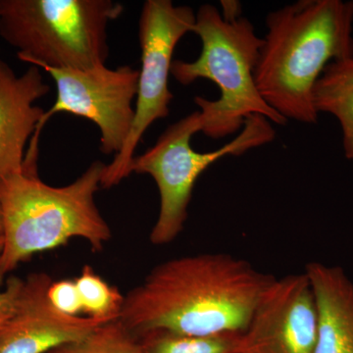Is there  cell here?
Masks as SVG:
<instances>
[{
  "mask_svg": "<svg viewBox=\"0 0 353 353\" xmlns=\"http://www.w3.org/2000/svg\"><path fill=\"white\" fill-rule=\"evenodd\" d=\"M4 232H3V219H2L1 209H0V252L3 248Z\"/></svg>",
  "mask_w": 353,
  "mask_h": 353,
  "instance_id": "20",
  "label": "cell"
},
{
  "mask_svg": "<svg viewBox=\"0 0 353 353\" xmlns=\"http://www.w3.org/2000/svg\"><path fill=\"white\" fill-rule=\"evenodd\" d=\"M123 10L112 0H0V36L39 68L92 69L105 65L108 25Z\"/></svg>",
  "mask_w": 353,
  "mask_h": 353,
  "instance_id": "5",
  "label": "cell"
},
{
  "mask_svg": "<svg viewBox=\"0 0 353 353\" xmlns=\"http://www.w3.org/2000/svg\"><path fill=\"white\" fill-rule=\"evenodd\" d=\"M199 132L201 114L194 111L167 128L152 148L132 159L130 174L150 175L159 190V215L150 236L153 245L170 243L182 233L194 185L211 165L221 158L238 157L270 143L276 137L270 121L252 115L226 145L213 152H199L190 141Z\"/></svg>",
  "mask_w": 353,
  "mask_h": 353,
  "instance_id": "6",
  "label": "cell"
},
{
  "mask_svg": "<svg viewBox=\"0 0 353 353\" xmlns=\"http://www.w3.org/2000/svg\"><path fill=\"white\" fill-rule=\"evenodd\" d=\"M52 282L46 273L21 279L12 313L0 330V353H48L82 341L108 323L60 312L48 299Z\"/></svg>",
  "mask_w": 353,
  "mask_h": 353,
  "instance_id": "10",
  "label": "cell"
},
{
  "mask_svg": "<svg viewBox=\"0 0 353 353\" xmlns=\"http://www.w3.org/2000/svg\"><path fill=\"white\" fill-rule=\"evenodd\" d=\"M318 325L305 272L276 278L243 334L241 353H315Z\"/></svg>",
  "mask_w": 353,
  "mask_h": 353,
  "instance_id": "9",
  "label": "cell"
},
{
  "mask_svg": "<svg viewBox=\"0 0 353 353\" xmlns=\"http://www.w3.org/2000/svg\"><path fill=\"white\" fill-rule=\"evenodd\" d=\"M275 279L226 253L179 257L157 265L125 296L118 320L137 338L243 334Z\"/></svg>",
  "mask_w": 353,
  "mask_h": 353,
  "instance_id": "1",
  "label": "cell"
},
{
  "mask_svg": "<svg viewBox=\"0 0 353 353\" xmlns=\"http://www.w3.org/2000/svg\"><path fill=\"white\" fill-rule=\"evenodd\" d=\"M255 68L262 99L285 120L316 124V83L327 65L353 57V0H299L266 18Z\"/></svg>",
  "mask_w": 353,
  "mask_h": 353,
  "instance_id": "2",
  "label": "cell"
},
{
  "mask_svg": "<svg viewBox=\"0 0 353 353\" xmlns=\"http://www.w3.org/2000/svg\"><path fill=\"white\" fill-rule=\"evenodd\" d=\"M39 69L31 65L17 76L0 58V182L22 173L26 145L46 112L34 105L50 92Z\"/></svg>",
  "mask_w": 353,
  "mask_h": 353,
  "instance_id": "11",
  "label": "cell"
},
{
  "mask_svg": "<svg viewBox=\"0 0 353 353\" xmlns=\"http://www.w3.org/2000/svg\"><path fill=\"white\" fill-rule=\"evenodd\" d=\"M306 275L318 309L315 353H353V281L339 266L310 262Z\"/></svg>",
  "mask_w": 353,
  "mask_h": 353,
  "instance_id": "12",
  "label": "cell"
},
{
  "mask_svg": "<svg viewBox=\"0 0 353 353\" xmlns=\"http://www.w3.org/2000/svg\"><path fill=\"white\" fill-rule=\"evenodd\" d=\"M4 276L6 274L3 273L1 266H0V330L3 328L7 320L12 313L21 282V278H9L6 288L2 289Z\"/></svg>",
  "mask_w": 353,
  "mask_h": 353,
  "instance_id": "18",
  "label": "cell"
},
{
  "mask_svg": "<svg viewBox=\"0 0 353 353\" xmlns=\"http://www.w3.org/2000/svg\"><path fill=\"white\" fill-rule=\"evenodd\" d=\"M74 280L87 317L108 323L119 319L125 296L117 287L109 285L90 265H85Z\"/></svg>",
  "mask_w": 353,
  "mask_h": 353,
  "instance_id": "15",
  "label": "cell"
},
{
  "mask_svg": "<svg viewBox=\"0 0 353 353\" xmlns=\"http://www.w3.org/2000/svg\"><path fill=\"white\" fill-rule=\"evenodd\" d=\"M313 102L318 114L340 124L345 157L353 162V57L327 65L316 83Z\"/></svg>",
  "mask_w": 353,
  "mask_h": 353,
  "instance_id": "13",
  "label": "cell"
},
{
  "mask_svg": "<svg viewBox=\"0 0 353 353\" xmlns=\"http://www.w3.org/2000/svg\"><path fill=\"white\" fill-rule=\"evenodd\" d=\"M192 32L201 39V55L192 62L174 60L171 75L183 85L208 79L219 88L216 101L194 97L201 132L214 139L239 134L252 115L263 116L279 126L287 124L257 90L254 73L263 39L248 18L225 20L217 7L204 4L196 13Z\"/></svg>",
  "mask_w": 353,
  "mask_h": 353,
  "instance_id": "4",
  "label": "cell"
},
{
  "mask_svg": "<svg viewBox=\"0 0 353 353\" xmlns=\"http://www.w3.org/2000/svg\"><path fill=\"white\" fill-rule=\"evenodd\" d=\"M48 353H148L137 336L119 321L106 323L87 338Z\"/></svg>",
  "mask_w": 353,
  "mask_h": 353,
  "instance_id": "16",
  "label": "cell"
},
{
  "mask_svg": "<svg viewBox=\"0 0 353 353\" xmlns=\"http://www.w3.org/2000/svg\"><path fill=\"white\" fill-rule=\"evenodd\" d=\"M196 13L190 6H176L171 0H148L139 21L141 67L131 131L121 152L106 165L101 188L119 185L130 174L137 148L148 128L169 115L174 95L169 90V76L176 44L192 32Z\"/></svg>",
  "mask_w": 353,
  "mask_h": 353,
  "instance_id": "7",
  "label": "cell"
},
{
  "mask_svg": "<svg viewBox=\"0 0 353 353\" xmlns=\"http://www.w3.org/2000/svg\"><path fill=\"white\" fill-rule=\"evenodd\" d=\"M222 12L221 15L225 20H236L241 18V4L238 1H221Z\"/></svg>",
  "mask_w": 353,
  "mask_h": 353,
  "instance_id": "19",
  "label": "cell"
},
{
  "mask_svg": "<svg viewBox=\"0 0 353 353\" xmlns=\"http://www.w3.org/2000/svg\"><path fill=\"white\" fill-rule=\"evenodd\" d=\"M138 339L148 353H241L243 334L192 336L154 331Z\"/></svg>",
  "mask_w": 353,
  "mask_h": 353,
  "instance_id": "14",
  "label": "cell"
},
{
  "mask_svg": "<svg viewBox=\"0 0 353 353\" xmlns=\"http://www.w3.org/2000/svg\"><path fill=\"white\" fill-rule=\"evenodd\" d=\"M57 85V101L44 112L32 141L39 137L52 116L68 113L94 123L101 132V152L118 154L131 131L138 94L139 71L129 65L116 69L105 65L92 69L43 68Z\"/></svg>",
  "mask_w": 353,
  "mask_h": 353,
  "instance_id": "8",
  "label": "cell"
},
{
  "mask_svg": "<svg viewBox=\"0 0 353 353\" xmlns=\"http://www.w3.org/2000/svg\"><path fill=\"white\" fill-rule=\"evenodd\" d=\"M48 296L51 304L64 314L80 316L83 313L82 301L75 280L53 281Z\"/></svg>",
  "mask_w": 353,
  "mask_h": 353,
  "instance_id": "17",
  "label": "cell"
},
{
  "mask_svg": "<svg viewBox=\"0 0 353 353\" xmlns=\"http://www.w3.org/2000/svg\"><path fill=\"white\" fill-rule=\"evenodd\" d=\"M106 165L92 162L73 183L52 187L41 180L38 167L0 182L4 243L0 252L3 273L13 271L36 253L48 252L81 238L101 252L112 232L95 202Z\"/></svg>",
  "mask_w": 353,
  "mask_h": 353,
  "instance_id": "3",
  "label": "cell"
}]
</instances>
